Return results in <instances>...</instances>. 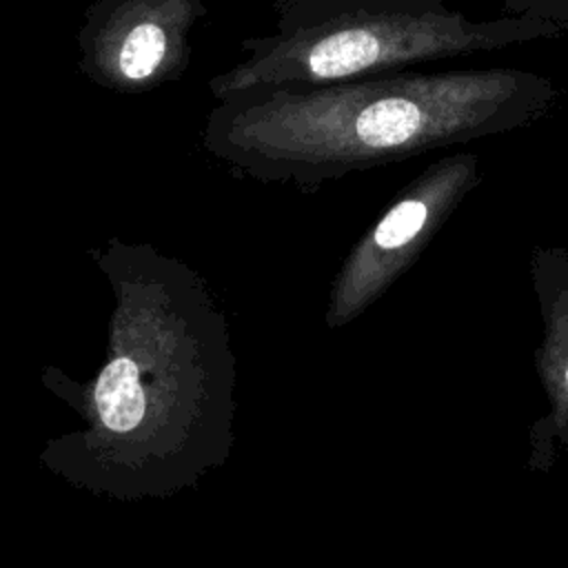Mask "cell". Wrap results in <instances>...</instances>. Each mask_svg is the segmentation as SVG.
Masks as SVG:
<instances>
[{
  "label": "cell",
  "instance_id": "52a82bcc",
  "mask_svg": "<svg viewBox=\"0 0 568 568\" xmlns=\"http://www.w3.org/2000/svg\"><path fill=\"white\" fill-rule=\"evenodd\" d=\"M504 16H530L568 22V0H501Z\"/></svg>",
  "mask_w": 568,
  "mask_h": 568
},
{
  "label": "cell",
  "instance_id": "3957f363",
  "mask_svg": "<svg viewBox=\"0 0 568 568\" xmlns=\"http://www.w3.org/2000/svg\"><path fill=\"white\" fill-rule=\"evenodd\" d=\"M479 182V155L470 151L446 153L408 180L337 266L326 324L337 328L377 302L419 260Z\"/></svg>",
  "mask_w": 568,
  "mask_h": 568
},
{
  "label": "cell",
  "instance_id": "277c9868",
  "mask_svg": "<svg viewBox=\"0 0 568 568\" xmlns=\"http://www.w3.org/2000/svg\"><path fill=\"white\" fill-rule=\"evenodd\" d=\"M204 0H93L78 29V69L115 95H144L182 78Z\"/></svg>",
  "mask_w": 568,
  "mask_h": 568
},
{
  "label": "cell",
  "instance_id": "6da1fadb",
  "mask_svg": "<svg viewBox=\"0 0 568 568\" xmlns=\"http://www.w3.org/2000/svg\"><path fill=\"white\" fill-rule=\"evenodd\" d=\"M557 100L550 78L510 67L255 87L217 100L200 142L240 178L317 193L353 173L528 126Z\"/></svg>",
  "mask_w": 568,
  "mask_h": 568
},
{
  "label": "cell",
  "instance_id": "5b68a950",
  "mask_svg": "<svg viewBox=\"0 0 568 568\" xmlns=\"http://www.w3.org/2000/svg\"><path fill=\"white\" fill-rule=\"evenodd\" d=\"M528 271L541 317L535 368L548 399L530 430L528 466L548 470L568 453V246H535Z\"/></svg>",
  "mask_w": 568,
  "mask_h": 568
},
{
  "label": "cell",
  "instance_id": "8992f818",
  "mask_svg": "<svg viewBox=\"0 0 568 568\" xmlns=\"http://www.w3.org/2000/svg\"><path fill=\"white\" fill-rule=\"evenodd\" d=\"M93 402L100 422L113 433L133 430L146 410L144 382L140 366L129 351L113 342L111 359L93 382Z\"/></svg>",
  "mask_w": 568,
  "mask_h": 568
},
{
  "label": "cell",
  "instance_id": "7a4b0ae2",
  "mask_svg": "<svg viewBox=\"0 0 568 568\" xmlns=\"http://www.w3.org/2000/svg\"><path fill=\"white\" fill-rule=\"evenodd\" d=\"M273 16L271 33L244 38L235 64L209 78L215 100L255 87H317L568 38L561 20H470L446 0H273Z\"/></svg>",
  "mask_w": 568,
  "mask_h": 568
}]
</instances>
